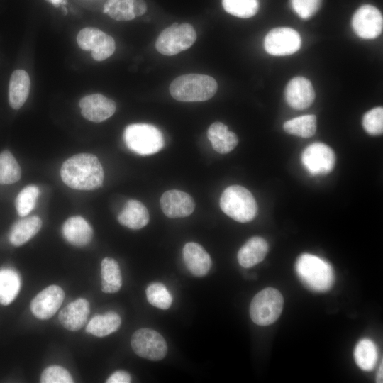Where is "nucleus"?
Returning <instances> with one entry per match:
<instances>
[{"mask_svg": "<svg viewBox=\"0 0 383 383\" xmlns=\"http://www.w3.org/2000/svg\"><path fill=\"white\" fill-rule=\"evenodd\" d=\"M60 176L69 187L88 191L96 189L102 185L104 174L96 156L90 153H79L63 162Z\"/></svg>", "mask_w": 383, "mask_h": 383, "instance_id": "1", "label": "nucleus"}, {"mask_svg": "<svg viewBox=\"0 0 383 383\" xmlns=\"http://www.w3.org/2000/svg\"><path fill=\"white\" fill-rule=\"evenodd\" d=\"M295 270L300 281L312 292H327L335 281L332 266L321 257L309 253L299 256L295 263Z\"/></svg>", "mask_w": 383, "mask_h": 383, "instance_id": "2", "label": "nucleus"}, {"mask_svg": "<svg viewBox=\"0 0 383 383\" xmlns=\"http://www.w3.org/2000/svg\"><path fill=\"white\" fill-rule=\"evenodd\" d=\"M218 89L211 76L187 74L174 79L170 85L172 96L180 101H204L212 98Z\"/></svg>", "mask_w": 383, "mask_h": 383, "instance_id": "3", "label": "nucleus"}, {"mask_svg": "<svg viewBox=\"0 0 383 383\" xmlns=\"http://www.w3.org/2000/svg\"><path fill=\"white\" fill-rule=\"evenodd\" d=\"M220 207L227 216L240 223L251 221L257 213L254 196L240 185L230 186L223 191L220 198Z\"/></svg>", "mask_w": 383, "mask_h": 383, "instance_id": "4", "label": "nucleus"}, {"mask_svg": "<svg viewBox=\"0 0 383 383\" xmlns=\"http://www.w3.org/2000/svg\"><path fill=\"white\" fill-rule=\"evenodd\" d=\"M123 140L129 150L140 155H150L164 147L161 131L148 123H133L126 126Z\"/></svg>", "mask_w": 383, "mask_h": 383, "instance_id": "5", "label": "nucleus"}, {"mask_svg": "<svg viewBox=\"0 0 383 383\" xmlns=\"http://www.w3.org/2000/svg\"><path fill=\"white\" fill-rule=\"evenodd\" d=\"M284 299L280 292L267 287L259 292L252 299L250 316L259 326H269L274 323L282 313Z\"/></svg>", "mask_w": 383, "mask_h": 383, "instance_id": "6", "label": "nucleus"}, {"mask_svg": "<svg viewBox=\"0 0 383 383\" xmlns=\"http://www.w3.org/2000/svg\"><path fill=\"white\" fill-rule=\"evenodd\" d=\"M196 40L194 27L187 23H174L163 30L155 42L157 50L167 56L174 55L189 48Z\"/></svg>", "mask_w": 383, "mask_h": 383, "instance_id": "7", "label": "nucleus"}, {"mask_svg": "<svg viewBox=\"0 0 383 383\" xmlns=\"http://www.w3.org/2000/svg\"><path fill=\"white\" fill-rule=\"evenodd\" d=\"M131 344L135 354L152 361L163 359L167 352V345L164 338L156 331L150 328L137 330L131 337Z\"/></svg>", "mask_w": 383, "mask_h": 383, "instance_id": "8", "label": "nucleus"}, {"mask_svg": "<svg viewBox=\"0 0 383 383\" xmlns=\"http://www.w3.org/2000/svg\"><path fill=\"white\" fill-rule=\"evenodd\" d=\"M77 42L82 50L91 51V57L96 61L107 59L116 49V43L111 36L93 27L82 29L77 35Z\"/></svg>", "mask_w": 383, "mask_h": 383, "instance_id": "9", "label": "nucleus"}, {"mask_svg": "<svg viewBox=\"0 0 383 383\" xmlns=\"http://www.w3.org/2000/svg\"><path fill=\"white\" fill-rule=\"evenodd\" d=\"M301 45V38L299 33L287 27L272 29L264 41L266 52L274 56L292 55L298 51Z\"/></svg>", "mask_w": 383, "mask_h": 383, "instance_id": "10", "label": "nucleus"}, {"mask_svg": "<svg viewBox=\"0 0 383 383\" xmlns=\"http://www.w3.org/2000/svg\"><path fill=\"white\" fill-rule=\"evenodd\" d=\"M301 162L306 170L313 175L329 173L334 167L335 156L333 150L322 143H313L301 154Z\"/></svg>", "mask_w": 383, "mask_h": 383, "instance_id": "11", "label": "nucleus"}, {"mask_svg": "<svg viewBox=\"0 0 383 383\" xmlns=\"http://www.w3.org/2000/svg\"><path fill=\"white\" fill-rule=\"evenodd\" d=\"M352 28L363 39L377 38L382 31L383 18L379 10L374 6H360L352 18Z\"/></svg>", "mask_w": 383, "mask_h": 383, "instance_id": "12", "label": "nucleus"}, {"mask_svg": "<svg viewBox=\"0 0 383 383\" xmlns=\"http://www.w3.org/2000/svg\"><path fill=\"white\" fill-rule=\"evenodd\" d=\"M65 293L57 285H50L38 293L30 303V310L38 319L50 318L60 309Z\"/></svg>", "mask_w": 383, "mask_h": 383, "instance_id": "13", "label": "nucleus"}, {"mask_svg": "<svg viewBox=\"0 0 383 383\" xmlns=\"http://www.w3.org/2000/svg\"><path fill=\"white\" fill-rule=\"evenodd\" d=\"M81 113L88 121L99 123L110 118L116 111V103L101 94H92L79 102Z\"/></svg>", "mask_w": 383, "mask_h": 383, "instance_id": "14", "label": "nucleus"}, {"mask_svg": "<svg viewBox=\"0 0 383 383\" xmlns=\"http://www.w3.org/2000/svg\"><path fill=\"white\" fill-rule=\"evenodd\" d=\"M162 212L169 218H183L192 214L195 208L193 198L187 193L173 189L165 192L160 198Z\"/></svg>", "mask_w": 383, "mask_h": 383, "instance_id": "15", "label": "nucleus"}, {"mask_svg": "<svg viewBox=\"0 0 383 383\" xmlns=\"http://www.w3.org/2000/svg\"><path fill=\"white\" fill-rule=\"evenodd\" d=\"M284 94L288 104L297 110L308 108L315 99V91L311 82L303 77L292 79L286 87Z\"/></svg>", "mask_w": 383, "mask_h": 383, "instance_id": "16", "label": "nucleus"}, {"mask_svg": "<svg viewBox=\"0 0 383 383\" xmlns=\"http://www.w3.org/2000/svg\"><path fill=\"white\" fill-rule=\"evenodd\" d=\"M183 260L189 271L195 277H204L211 267V259L206 250L199 243L189 242L182 250Z\"/></svg>", "mask_w": 383, "mask_h": 383, "instance_id": "17", "label": "nucleus"}, {"mask_svg": "<svg viewBox=\"0 0 383 383\" xmlns=\"http://www.w3.org/2000/svg\"><path fill=\"white\" fill-rule=\"evenodd\" d=\"M89 301L79 298L67 304L59 313V320L64 328L75 331L81 329L87 323L89 314Z\"/></svg>", "mask_w": 383, "mask_h": 383, "instance_id": "18", "label": "nucleus"}, {"mask_svg": "<svg viewBox=\"0 0 383 383\" xmlns=\"http://www.w3.org/2000/svg\"><path fill=\"white\" fill-rule=\"evenodd\" d=\"M65 239L70 244L83 247L88 245L93 238V229L82 216L69 218L62 228Z\"/></svg>", "mask_w": 383, "mask_h": 383, "instance_id": "19", "label": "nucleus"}, {"mask_svg": "<svg viewBox=\"0 0 383 383\" xmlns=\"http://www.w3.org/2000/svg\"><path fill=\"white\" fill-rule=\"evenodd\" d=\"M30 89V79L28 72L16 70L11 75L9 84V103L13 109H19L26 101Z\"/></svg>", "mask_w": 383, "mask_h": 383, "instance_id": "20", "label": "nucleus"}, {"mask_svg": "<svg viewBox=\"0 0 383 383\" xmlns=\"http://www.w3.org/2000/svg\"><path fill=\"white\" fill-rule=\"evenodd\" d=\"M269 249L267 241L258 236L250 238L239 250L238 261L245 268H249L262 262Z\"/></svg>", "mask_w": 383, "mask_h": 383, "instance_id": "21", "label": "nucleus"}, {"mask_svg": "<svg viewBox=\"0 0 383 383\" xmlns=\"http://www.w3.org/2000/svg\"><path fill=\"white\" fill-rule=\"evenodd\" d=\"M207 137L213 149L221 154L228 153L238 143L235 133L230 131L228 126L221 122H214L209 126Z\"/></svg>", "mask_w": 383, "mask_h": 383, "instance_id": "22", "label": "nucleus"}, {"mask_svg": "<svg viewBox=\"0 0 383 383\" xmlns=\"http://www.w3.org/2000/svg\"><path fill=\"white\" fill-rule=\"evenodd\" d=\"M150 219L147 208L139 201L128 200L118 216V222L131 229H140L145 226Z\"/></svg>", "mask_w": 383, "mask_h": 383, "instance_id": "23", "label": "nucleus"}, {"mask_svg": "<svg viewBox=\"0 0 383 383\" xmlns=\"http://www.w3.org/2000/svg\"><path fill=\"white\" fill-rule=\"evenodd\" d=\"M11 227L9 239L14 246H21L35 236L42 226L41 219L36 216L22 217Z\"/></svg>", "mask_w": 383, "mask_h": 383, "instance_id": "24", "label": "nucleus"}, {"mask_svg": "<svg viewBox=\"0 0 383 383\" xmlns=\"http://www.w3.org/2000/svg\"><path fill=\"white\" fill-rule=\"evenodd\" d=\"M21 286L18 273L11 268L0 270V304L7 306L17 296Z\"/></svg>", "mask_w": 383, "mask_h": 383, "instance_id": "25", "label": "nucleus"}, {"mask_svg": "<svg viewBox=\"0 0 383 383\" xmlns=\"http://www.w3.org/2000/svg\"><path fill=\"white\" fill-rule=\"evenodd\" d=\"M101 290L113 294L122 286V276L118 262L113 258L105 257L101 264Z\"/></svg>", "mask_w": 383, "mask_h": 383, "instance_id": "26", "label": "nucleus"}, {"mask_svg": "<svg viewBox=\"0 0 383 383\" xmlns=\"http://www.w3.org/2000/svg\"><path fill=\"white\" fill-rule=\"evenodd\" d=\"M121 324L119 315L110 311L94 316L87 323L86 331L97 337H104L116 331Z\"/></svg>", "mask_w": 383, "mask_h": 383, "instance_id": "27", "label": "nucleus"}, {"mask_svg": "<svg viewBox=\"0 0 383 383\" xmlns=\"http://www.w3.org/2000/svg\"><path fill=\"white\" fill-rule=\"evenodd\" d=\"M353 355L357 365L364 371L372 370L378 360L377 345L369 338H362L357 343Z\"/></svg>", "mask_w": 383, "mask_h": 383, "instance_id": "28", "label": "nucleus"}, {"mask_svg": "<svg viewBox=\"0 0 383 383\" xmlns=\"http://www.w3.org/2000/svg\"><path fill=\"white\" fill-rule=\"evenodd\" d=\"M284 130L292 135L302 138H309L316 131V117L315 115H304L286 121Z\"/></svg>", "mask_w": 383, "mask_h": 383, "instance_id": "29", "label": "nucleus"}, {"mask_svg": "<svg viewBox=\"0 0 383 383\" xmlns=\"http://www.w3.org/2000/svg\"><path fill=\"white\" fill-rule=\"evenodd\" d=\"M21 177V169L17 160L9 150L0 153V184H11Z\"/></svg>", "mask_w": 383, "mask_h": 383, "instance_id": "30", "label": "nucleus"}, {"mask_svg": "<svg viewBox=\"0 0 383 383\" xmlns=\"http://www.w3.org/2000/svg\"><path fill=\"white\" fill-rule=\"evenodd\" d=\"M222 6L233 16L248 18L257 13L260 4L258 0H222Z\"/></svg>", "mask_w": 383, "mask_h": 383, "instance_id": "31", "label": "nucleus"}, {"mask_svg": "<svg viewBox=\"0 0 383 383\" xmlns=\"http://www.w3.org/2000/svg\"><path fill=\"white\" fill-rule=\"evenodd\" d=\"M134 0H107L103 11L111 18L119 21H131L135 18L133 5Z\"/></svg>", "mask_w": 383, "mask_h": 383, "instance_id": "32", "label": "nucleus"}, {"mask_svg": "<svg viewBox=\"0 0 383 383\" xmlns=\"http://www.w3.org/2000/svg\"><path fill=\"white\" fill-rule=\"evenodd\" d=\"M39 189L33 184L24 187L17 195L15 200V206L19 216L25 217L35 208Z\"/></svg>", "mask_w": 383, "mask_h": 383, "instance_id": "33", "label": "nucleus"}, {"mask_svg": "<svg viewBox=\"0 0 383 383\" xmlns=\"http://www.w3.org/2000/svg\"><path fill=\"white\" fill-rule=\"evenodd\" d=\"M145 292L147 299L151 305L163 310L170 307L172 297L163 284L151 283L147 287Z\"/></svg>", "mask_w": 383, "mask_h": 383, "instance_id": "34", "label": "nucleus"}, {"mask_svg": "<svg viewBox=\"0 0 383 383\" xmlns=\"http://www.w3.org/2000/svg\"><path fill=\"white\" fill-rule=\"evenodd\" d=\"M362 126L370 135H377L383 131V109L376 107L367 111L363 116Z\"/></svg>", "mask_w": 383, "mask_h": 383, "instance_id": "35", "label": "nucleus"}, {"mask_svg": "<svg viewBox=\"0 0 383 383\" xmlns=\"http://www.w3.org/2000/svg\"><path fill=\"white\" fill-rule=\"evenodd\" d=\"M42 383H72V378L70 372L59 365H51L45 368L41 374Z\"/></svg>", "mask_w": 383, "mask_h": 383, "instance_id": "36", "label": "nucleus"}, {"mask_svg": "<svg viewBox=\"0 0 383 383\" xmlns=\"http://www.w3.org/2000/svg\"><path fill=\"white\" fill-rule=\"evenodd\" d=\"M322 0H291L294 12L302 19L312 17L320 9Z\"/></svg>", "mask_w": 383, "mask_h": 383, "instance_id": "37", "label": "nucleus"}, {"mask_svg": "<svg viewBox=\"0 0 383 383\" xmlns=\"http://www.w3.org/2000/svg\"><path fill=\"white\" fill-rule=\"evenodd\" d=\"M131 375L126 371L118 370L113 372L106 381V383H129Z\"/></svg>", "mask_w": 383, "mask_h": 383, "instance_id": "38", "label": "nucleus"}, {"mask_svg": "<svg viewBox=\"0 0 383 383\" xmlns=\"http://www.w3.org/2000/svg\"><path fill=\"white\" fill-rule=\"evenodd\" d=\"M133 11L135 17L143 15L147 11V5L144 0H134Z\"/></svg>", "mask_w": 383, "mask_h": 383, "instance_id": "39", "label": "nucleus"}, {"mask_svg": "<svg viewBox=\"0 0 383 383\" xmlns=\"http://www.w3.org/2000/svg\"><path fill=\"white\" fill-rule=\"evenodd\" d=\"M383 369H382V361L381 362V365L379 366V370H378V372H377V377H376V382L377 383H382L383 381H382V377H383Z\"/></svg>", "mask_w": 383, "mask_h": 383, "instance_id": "40", "label": "nucleus"}, {"mask_svg": "<svg viewBox=\"0 0 383 383\" xmlns=\"http://www.w3.org/2000/svg\"><path fill=\"white\" fill-rule=\"evenodd\" d=\"M46 1L56 7L59 6L62 4H64V0H46Z\"/></svg>", "mask_w": 383, "mask_h": 383, "instance_id": "41", "label": "nucleus"}]
</instances>
